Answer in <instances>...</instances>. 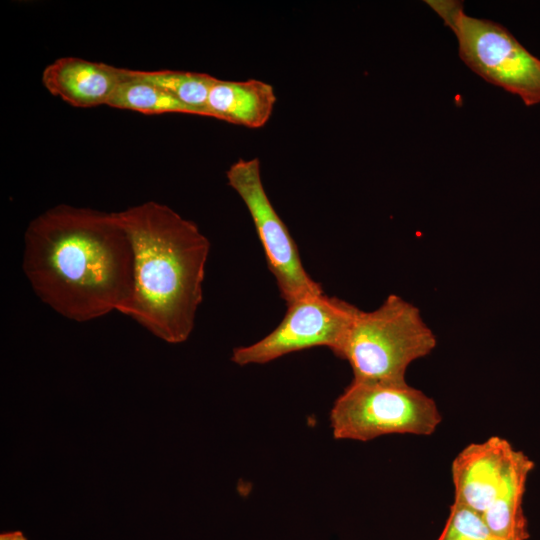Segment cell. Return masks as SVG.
Segmentation results:
<instances>
[{"label": "cell", "mask_w": 540, "mask_h": 540, "mask_svg": "<svg viewBox=\"0 0 540 540\" xmlns=\"http://www.w3.org/2000/svg\"><path fill=\"white\" fill-rule=\"evenodd\" d=\"M108 106L145 114L186 113L193 111L165 90L132 78L123 68V80L111 96Z\"/></svg>", "instance_id": "4fadbf2b"}, {"label": "cell", "mask_w": 540, "mask_h": 540, "mask_svg": "<svg viewBox=\"0 0 540 540\" xmlns=\"http://www.w3.org/2000/svg\"><path fill=\"white\" fill-rule=\"evenodd\" d=\"M441 421L436 402L407 382L352 380L330 412L335 439L362 442L390 434L429 436Z\"/></svg>", "instance_id": "277c9868"}, {"label": "cell", "mask_w": 540, "mask_h": 540, "mask_svg": "<svg viewBox=\"0 0 540 540\" xmlns=\"http://www.w3.org/2000/svg\"><path fill=\"white\" fill-rule=\"evenodd\" d=\"M436 346L419 308L390 294L372 311L357 309L335 355L349 363L353 380L400 384L407 382L408 367Z\"/></svg>", "instance_id": "3957f363"}, {"label": "cell", "mask_w": 540, "mask_h": 540, "mask_svg": "<svg viewBox=\"0 0 540 540\" xmlns=\"http://www.w3.org/2000/svg\"><path fill=\"white\" fill-rule=\"evenodd\" d=\"M275 103L271 84L257 79L230 81L216 78L209 92L206 117L260 128L270 119Z\"/></svg>", "instance_id": "30bf717a"}, {"label": "cell", "mask_w": 540, "mask_h": 540, "mask_svg": "<svg viewBox=\"0 0 540 540\" xmlns=\"http://www.w3.org/2000/svg\"><path fill=\"white\" fill-rule=\"evenodd\" d=\"M534 462L515 450L504 479L491 504L482 514L500 540H526L529 536L522 503Z\"/></svg>", "instance_id": "8fae6325"}, {"label": "cell", "mask_w": 540, "mask_h": 540, "mask_svg": "<svg viewBox=\"0 0 540 540\" xmlns=\"http://www.w3.org/2000/svg\"><path fill=\"white\" fill-rule=\"evenodd\" d=\"M437 540H500L481 513L453 502L443 531Z\"/></svg>", "instance_id": "5bb4252c"}, {"label": "cell", "mask_w": 540, "mask_h": 540, "mask_svg": "<svg viewBox=\"0 0 540 540\" xmlns=\"http://www.w3.org/2000/svg\"><path fill=\"white\" fill-rule=\"evenodd\" d=\"M22 267L40 300L77 322L119 312L132 292L133 249L116 212L45 211L26 229Z\"/></svg>", "instance_id": "6da1fadb"}, {"label": "cell", "mask_w": 540, "mask_h": 540, "mask_svg": "<svg viewBox=\"0 0 540 540\" xmlns=\"http://www.w3.org/2000/svg\"><path fill=\"white\" fill-rule=\"evenodd\" d=\"M122 80L123 68L78 57L58 58L42 74L52 95L78 108L107 105Z\"/></svg>", "instance_id": "9c48e42d"}, {"label": "cell", "mask_w": 540, "mask_h": 540, "mask_svg": "<svg viewBox=\"0 0 540 540\" xmlns=\"http://www.w3.org/2000/svg\"><path fill=\"white\" fill-rule=\"evenodd\" d=\"M357 309L323 290L302 296L287 304L285 316L273 331L255 343L235 348L231 360L240 366L265 364L317 346L336 354Z\"/></svg>", "instance_id": "8992f818"}, {"label": "cell", "mask_w": 540, "mask_h": 540, "mask_svg": "<svg viewBox=\"0 0 540 540\" xmlns=\"http://www.w3.org/2000/svg\"><path fill=\"white\" fill-rule=\"evenodd\" d=\"M0 540H28L22 531L5 532L0 534Z\"/></svg>", "instance_id": "9a60e30c"}, {"label": "cell", "mask_w": 540, "mask_h": 540, "mask_svg": "<svg viewBox=\"0 0 540 540\" xmlns=\"http://www.w3.org/2000/svg\"><path fill=\"white\" fill-rule=\"evenodd\" d=\"M514 452L512 445L499 436L462 449L451 465L453 502L483 514L494 499Z\"/></svg>", "instance_id": "ba28073f"}, {"label": "cell", "mask_w": 540, "mask_h": 540, "mask_svg": "<svg viewBox=\"0 0 540 540\" xmlns=\"http://www.w3.org/2000/svg\"><path fill=\"white\" fill-rule=\"evenodd\" d=\"M128 76L155 85L189 107L194 115L206 117L209 92L216 77L205 73L156 70L142 71L126 68Z\"/></svg>", "instance_id": "7c38bea8"}, {"label": "cell", "mask_w": 540, "mask_h": 540, "mask_svg": "<svg viewBox=\"0 0 540 540\" xmlns=\"http://www.w3.org/2000/svg\"><path fill=\"white\" fill-rule=\"evenodd\" d=\"M226 177L248 209L268 268L286 305L323 290L306 272L293 237L265 191L259 159H239L229 167Z\"/></svg>", "instance_id": "52a82bcc"}, {"label": "cell", "mask_w": 540, "mask_h": 540, "mask_svg": "<svg viewBox=\"0 0 540 540\" xmlns=\"http://www.w3.org/2000/svg\"><path fill=\"white\" fill-rule=\"evenodd\" d=\"M132 244V292L119 311L165 342L186 341L203 298L210 242L170 207L149 201L116 212Z\"/></svg>", "instance_id": "7a4b0ae2"}, {"label": "cell", "mask_w": 540, "mask_h": 540, "mask_svg": "<svg viewBox=\"0 0 540 540\" xmlns=\"http://www.w3.org/2000/svg\"><path fill=\"white\" fill-rule=\"evenodd\" d=\"M456 36L461 60L487 82L517 95L526 106L540 104V59L505 27L464 12L454 0L426 1Z\"/></svg>", "instance_id": "5b68a950"}]
</instances>
